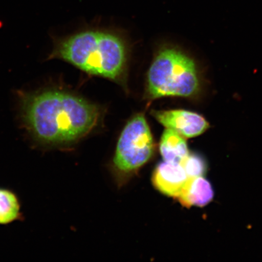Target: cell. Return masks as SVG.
Here are the masks:
<instances>
[{
    "label": "cell",
    "mask_w": 262,
    "mask_h": 262,
    "mask_svg": "<svg viewBox=\"0 0 262 262\" xmlns=\"http://www.w3.org/2000/svg\"><path fill=\"white\" fill-rule=\"evenodd\" d=\"M214 192L210 183L203 177L188 178L177 199L186 208L204 206L210 202Z\"/></svg>",
    "instance_id": "obj_7"
},
{
    "label": "cell",
    "mask_w": 262,
    "mask_h": 262,
    "mask_svg": "<svg viewBox=\"0 0 262 262\" xmlns=\"http://www.w3.org/2000/svg\"><path fill=\"white\" fill-rule=\"evenodd\" d=\"M20 107L29 133L41 145L52 147L77 142L94 128L100 116L95 104L58 90L23 93Z\"/></svg>",
    "instance_id": "obj_1"
},
{
    "label": "cell",
    "mask_w": 262,
    "mask_h": 262,
    "mask_svg": "<svg viewBox=\"0 0 262 262\" xmlns=\"http://www.w3.org/2000/svg\"><path fill=\"white\" fill-rule=\"evenodd\" d=\"M152 115L166 128L176 131L185 138L201 135L209 127V123L204 117L192 111H152Z\"/></svg>",
    "instance_id": "obj_5"
},
{
    "label": "cell",
    "mask_w": 262,
    "mask_h": 262,
    "mask_svg": "<svg viewBox=\"0 0 262 262\" xmlns=\"http://www.w3.org/2000/svg\"><path fill=\"white\" fill-rule=\"evenodd\" d=\"M199 88L195 64L188 55L171 48L157 53L147 74L148 97H189L198 93Z\"/></svg>",
    "instance_id": "obj_3"
},
{
    "label": "cell",
    "mask_w": 262,
    "mask_h": 262,
    "mask_svg": "<svg viewBox=\"0 0 262 262\" xmlns=\"http://www.w3.org/2000/svg\"><path fill=\"white\" fill-rule=\"evenodd\" d=\"M50 58L61 59L88 74L117 81L125 71L127 52L118 36L86 31L57 40Z\"/></svg>",
    "instance_id": "obj_2"
},
{
    "label": "cell",
    "mask_w": 262,
    "mask_h": 262,
    "mask_svg": "<svg viewBox=\"0 0 262 262\" xmlns=\"http://www.w3.org/2000/svg\"><path fill=\"white\" fill-rule=\"evenodd\" d=\"M188 179L181 164L165 161L156 167L152 182L156 189L163 194L176 199Z\"/></svg>",
    "instance_id": "obj_6"
},
{
    "label": "cell",
    "mask_w": 262,
    "mask_h": 262,
    "mask_svg": "<svg viewBox=\"0 0 262 262\" xmlns=\"http://www.w3.org/2000/svg\"><path fill=\"white\" fill-rule=\"evenodd\" d=\"M160 151L165 162L178 163L189 154L185 137L168 128L164 130L160 140Z\"/></svg>",
    "instance_id": "obj_8"
},
{
    "label": "cell",
    "mask_w": 262,
    "mask_h": 262,
    "mask_svg": "<svg viewBox=\"0 0 262 262\" xmlns=\"http://www.w3.org/2000/svg\"><path fill=\"white\" fill-rule=\"evenodd\" d=\"M188 178L202 177L206 171V165L201 157L195 155H188L181 163Z\"/></svg>",
    "instance_id": "obj_10"
},
{
    "label": "cell",
    "mask_w": 262,
    "mask_h": 262,
    "mask_svg": "<svg viewBox=\"0 0 262 262\" xmlns=\"http://www.w3.org/2000/svg\"><path fill=\"white\" fill-rule=\"evenodd\" d=\"M20 204L15 193L0 188V225L11 224L21 219Z\"/></svg>",
    "instance_id": "obj_9"
},
{
    "label": "cell",
    "mask_w": 262,
    "mask_h": 262,
    "mask_svg": "<svg viewBox=\"0 0 262 262\" xmlns=\"http://www.w3.org/2000/svg\"><path fill=\"white\" fill-rule=\"evenodd\" d=\"M154 148L152 134L145 116L137 114L121 134L114 160L115 165L123 172L134 171L148 161Z\"/></svg>",
    "instance_id": "obj_4"
}]
</instances>
